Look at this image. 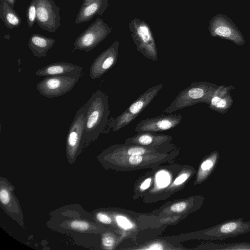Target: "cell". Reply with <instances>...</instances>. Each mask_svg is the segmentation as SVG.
I'll return each mask as SVG.
<instances>
[{"label": "cell", "mask_w": 250, "mask_h": 250, "mask_svg": "<svg viewBox=\"0 0 250 250\" xmlns=\"http://www.w3.org/2000/svg\"><path fill=\"white\" fill-rule=\"evenodd\" d=\"M115 221L117 225L122 229L125 230L131 229L133 224L126 216L118 215L115 217Z\"/></svg>", "instance_id": "cell-21"}, {"label": "cell", "mask_w": 250, "mask_h": 250, "mask_svg": "<svg viewBox=\"0 0 250 250\" xmlns=\"http://www.w3.org/2000/svg\"><path fill=\"white\" fill-rule=\"evenodd\" d=\"M80 78L65 76L45 77L37 85L42 96L49 98L62 96L72 90Z\"/></svg>", "instance_id": "cell-7"}, {"label": "cell", "mask_w": 250, "mask_h": 250, "mask_svg": "<svg viewBox=\"0 0 250 250\" xmlns=\"http://www.w3.org/2000/svg\"><path fill=\"white\" fill-rule=\"evenodd\" d=\"M0 18L8 29L18 27L21 23V19L20 15L13 7L4 0H0Z\"/></svg>", "instance_id": "cell-17"}, {"label": "cell", "mask_w": 250, "mask_h": 250, "mask_svg": "<svg viewBox=\"0 0 250 250\" xmlns=\"http://www.w3.org/2000/svg\"><path fill=\"white\" fill-rule=\"evenodd\" d=\"M70 226L73 229L81 231L85 230L89 228V225L87 223L78 220L71 222Z\"/></svg>", "instance_id": "cell-24"}, {"label": "cell", "mask_w": 250, "mask_h": 250, "mask_svg": "<svg viewBox=\"0 0 250 250\" xmlns=\"http://www.w3.org/2000/svg\"><path fill=\"white\" fill-rule=\"evenodd\" d=\"M84 105L83 143L94 140L106 131L110 112L108 97L100 90L96 91Z\"/></svg>", "instance_id": "cell-1"}, {"label": "cell", "mask_w": 250, "mask_h": 250, "mask_svg": "<svg viewBox=\"0 0 250 250\" xmlns=\"http://www.w3.org/2000/svg\"><path fill=\"white\" fill-rule=\"evenodd\" d=\"M108 6V0H83L75 23L87 22L97 15L102 16Z\"/></svg>", "instance_id": "cell-13"}, {"label": "cell", "mask_w": 250, "mask_h": 250, "mask_svg": "<svg viewBox=\"0 0 250 250\" xmlns=\"http://www.w3.org/2000/svg\"><path fill=\"white\" fill-rule=\"evenodd\" d=\"M169 180L170 176L169 174L164 171L158 173L156 177V183L159 188L167 186L169 183Z\"/></svg>", "instance_id": "cell-22"}, {"label": "cell", "mask_w": 250, "mask_h": 250, "mask_svg": "<svg viewBox=\"0 0 250 250\" xmlns=\"http://www.w3.org/2000/svg\"><path fill=\"white\" fill-rule=\"evenodd\" d=\"M97 219L100 222L105 224H110L112 223L111 218L103 212H99L96 215Z\"/></svg>", "instance_id": "cell-28"}, {"label": "cell", "mask_w": 250, "mask_h": 250, "mask_svg": "<svg viewBox=\"0 0 250 250\" xmlns=\"http://www.w3.org/2000/svg\"><path fill=\"white\" fill-rule=\"evenodd\" d=\"M151 179L148 178L146 179L140 185V189L142 190H146L150 186Z\"/></svg>", "instance_id": "cell-32"}, {"label": "cell", "mask_w": 250, "mask_h": 250, "mask_svg": "<svg viewBox=\"0 0 250 250\" xmlns=\"http://www.w3.org/2000/svg\"><path fill=\"white\" fill-rule=\"evenodd\" d=\"M204 248L214 250H250V242L209 243L204 245Z\"/></svg>", "instance_id": "cell-19"}, {"label": "cell", "mask_w": 250, "mask_h": 250, "mask_svg": "<svg viewBox=\"0 0 250 250\" xmlns=\"http://www.w3.org/2000/svg\"><path fill=\"white\" fill-rule=\"evenodd\" d=\"M208 86L204 83H192L185 88L173 100L164 112L171 113L207 100Z\"/></svg>", "instance_id": "cell-6"}, {"label": "cell", "mask_w": 250, "mask_h": 250, "mask_svg": "<svg viewBox=\"0 0 250 250\" xmlns=\"http://www.w3.org/2000/svg\"><path fill=\"white\" fill-rule=\"evenodd\" d=\"M220 159L217 151L211 152L201 161L197 173L196 184H200L207 180L216 168Z\"/></svg>", "instance_id": "cell-16"}, {"label": "cell", "mask_w": 250, "mask_h": 250, "mask_svg": "<svg viewBox=\"0 0 250 250\" xmlns=\"http://www.w3.org/2000/svg\"><path fill=\"white\" fill-rule=\"evenodd\" d=\"M85 106L77 111L69 126L66 138V148L70 155H74L83 143Z\"/></svg>", "instance_id": "cell-11"}, {"label": "cell", "mask_w": 250, "mask_h": 250, "mask_svg": "<svg viewBox=\"0 0 250 250\" xmlns=\"http://www.w3.org/2000/svg\"><path fill=\"white\" fill-rule=\"evenodd\" d=\"M226 104L227 102L225 100L221 99L215 106L217 107H224L226 106Z\"/></svg>", "instance_id": "cell-33"}, {"label": "cell", "mask_w": 250, "mask_h": 250, "mask_svg": "<svg viewBox=\"0 0 250 250\" xmlns=\"http://www.w3.org/2000/svg\"><path fill=\"white\" fill-rule=\"evenodd\" d=\"M187 207V204L185 202H178L170 207V210L174 212H181L184 211Z\"/></svg>", "instance_id": "cell-27"}, {"label": "cell", "mask_w": 250, "mask_h": 250, "mask_svg": "<svg viewBox=\"0 0 250 250\" xmlns=\"http://www.w3.org/2000/svg\"><path fill=\"white\" fill-rule=\"evenodd\" d=\"M7 2L11 6L14 7L16 3V0H4Z\"/></svg>", "instance_id": "cell-35"}, {"label": "cell", "mask_w": 250, "mask_h": 250, "mask_svg": "<svg viewBox=\"0 0 250 250\" xmlns=\"http://www.w3.org/2000/svg\"><path fill=\"white\" fill-rule=\"evenodd\" d=\"M221 99L220 98H219L218 96H214L212 99H211V104L216 106V105L218 104L220 100Z\"/></svg>", "instance_id": "cell-34"}, {"label": "cell", "mask_w": 250, "mask_h": 250, "mask_svg": "<svg viewBox=\"0 0 250 250\" xmlns=\"http://www.w3.org/2000/svg\"><path fill=\"white\" fill-rule=\"evenodd\" d=\"M129 28L138 51L146 58L157 61V47L149 25L144 21L135 18L129 22Z\"/></svg>", "instance_id": "cell-3"}, {"label": "cell", "mask_w": 250, "mask_h": 250, "mask_svg": "<svg viewBox=\"0 0 250 250\" xmlns=\"http://www.w3.org/2000/svg\"><path fill=\"white\" fill-rule=\"evenodd\" d=\"M119 47V42L114 41L93 61L89 70L91 79L95 80L101 77L116 64Z\"/></svg>", "instance_id": "cell-9"}, {"label": "cell", "mask_w": 250, "mask_h": 250, "mask_svg": "<svg viewBox=\"0 0 250 250\" xmlns=\"http://www.w3.org/2000/svg\"><path fill=\"white\" fill-rule=\"evenodd\" d=\"M215 32L216 34L224 37H228L231 34L230 29L225 26H220L217 28L215 30Z\"/></svg>", "instance_id": "cell-29"}, {"label": "cell", "mask_w": 250, "mask_h": 250, "mask_svg": "<svg viewBox=\"0 0 250 250\" xmlns=\"http://www.w3.org/2000/svg\"><path fill=\"white\" fill-rule=\"evenodd\" d=\"M113 151L117 155L123 156H133L145 155L155 151V147L145 146L136 145H118L112 148Z\"/></svg>", "instance_id": "cell-18"}, {"label": "cell", "mask_w": 250, "mask_h": 250, "mask_svg": "<svg viewBox=\"0 0 250 250\" xmlns=\"http://www.w3.org/2000/svg\"><path fill=\"white\" fill-rule=\"evenodd\" d=\"M37 24L43 30L55 32L61 26L60 7L54 0H37Z\"/></svg>", "instance_id": "cell-8"}, {"label": "cell", "mask_w": 250, "mask_h": 250, "mask_svg": "<svg viewBox=\"0 0 250 250\" xmlns=\"http://www.w3.org/2000/svg\"><path fill=\"white\" fill-rule=\"evenodd\" d=\"M144 250H163L164 249L162 244L159 243H152L146 248H143Z\"/></svg>", "instance_id": "cell-31"}, {"label": "cell", "mask_w": 250, "mask_h": 250, "mask_svg": "<svg viewBox=\"0 0 250 250\" xmlns=\"http://www.w3.org/2000/svg\"><path fill=\"white\" fill-rule=\"evenodd\" d=\"M83 67L65 62H54L39 69L35 73L36 76L47 77L65 76L81 78L83 75Z\"/></svg>", "instance_id": "cell-12"}, {"label": "cell", "mask_w": 250, "mask_h": 250, "mask_svg": "<svg viewBox=\"0 0 250 250\" xmlns=\"http://www.w3.org/2000/svg\"><path fill=\"white\" fill-rule=\"evenodd\" d=\"M182 117L179 114L161 115L141 121L136 126L138 133L164 131L174 128L179 125Z\"/></svg>", "instance_id": "cell-10"}, {"label": "cell", "mask_w": 250, "mask_h": 250, "mask_svg": "<svg viewBox=\"0 0 250 250\" xmlns=\"http://www.w3.org/2000/svg\"><path fill=\"white\" fill-rule=\"evenodd\" d=\"M171 139V137L167 135L157 134L153 132H143L138 133L135 136L127 139L125 144L156 147L169 143Z\"/></svg>", "instance_id": "cell-14"}, {"label": "cell", "mask_w": 250, "mask_h": 250, "mask_svg": "<svg viewBox=\"0 0 250 250\" xmlns=\"http://www.w3.org/2000/svg\"><path fill=\"white\" fill-rule=\"evenodd\" d=\"M162 87L163 84H159L149 88L123 113L116 118L110 117L106 131H117L131 123L151 103Z\"/></svg>", "instance_id": "cell-2"}, {"label": "cell", "mask_w": 250, "mask_h": 250, "mask_svg": "<svg viewBox=\"0 0 250 250\" xmlns=\"http://www.w3.org/2000/svg\"><path fill=\"white\" fill-rule=\"evenodd\" d=\"M146 156L145 155H133L130 156L128 157V161L129 164L132 166L138 165L142 163L145 158Z\"/></svg>", "instance_id": "cell-25"}, {"label": "cell", "mask_w": 250, "mask_h": 250, "mask_svg": "<svg viewBox=\"0 0 250 250\" xmlns=\"http://www.w3.org/2000/svg\"><path fill=\"white\" fill-rule=\"evenodd\" d=\"M0 199L1 203L4 205L8 204L10 200V195L7 190L1 188L0 191Z\"/></svg>", "instance_id": "cell-30"}, {"label": "cell", "mask_w": 250, "mask_h": 250, "mask_svg": "<svg viewBox=\"0 0 250 250\" xmlns=\"http://www.w3.org/2000/svg\"><path fill=\"white\" fill-rule=\"evenodd\" d=\"M55 42L53 38L39 34H34L29 39L28 46L34 56L45 57L48 51L53 47Z\"/></svg>", "instance_id": "cell-15"}, {"label": "cell", "mask_w": 250, "mask_h": 250, "mask_svg": "<svg viewBox=\"0 0 250 250\" xmlns=\"http://www.w3.org/2000/svg\"><path fill=\"white\" fill-rule=\"evenodd\" d=\"M190 175V173L188 172L181 173L175 179L173 185L175 186H178L183 184Z\"/></svg>", "instance_id": "cell-26"}, {"label": "cell", "mask_w": 250, "mask_h": 250, "mask_svg": "<svg viewBox=\"0 0 250 250\" xmlns=\"http://www.w3.org/2000/svg\"><path fill=\"white\" fill-rule=\"evenodd\" d=\"M37 0H32L26 9V16L27 25L29 28H32L36 22L37 19Z\"/></svg>", "instance_id": "cell-20"}, {"label": "cell", "mask_w": 250, "mask_h": 250, "mask_svg": "<svg viewBox=\"0 0 250 250\" xmlns=\"http://www.w3.org/2000/svg\"><path fill=\"white\" fill-rule=\"evenodd\" d=\"M115 243V240L112 235L107 233L103 236L102 238V244L106 249H112Z\"/></svg>", "instance_id": "cell-23"}, {"label": "cell", "mask_w": 250, "mask_h": 250, "mask_svg": "<svg viewBox=\"0 0 250 250\" xmlns=\"http://www.w3.org/2000/svg\"><path fill=\"white\" fill-rule=\"evenodd\" d=\"M112 28L100 18H98L76 39L73 50L88 52L103 41L112 31Z\"/></svg>", "instance_id": "cell-5"}, {"label": "cell", "mask_w": 250, "mask_h": 250, "mask_svg": "<svg viewBox=\"0 0 250 250\" xmlns=\"http://www.w3.org/2000/svg\"><path fill=\"white\" fill-rule=\"evenodd\" d=\"M250 231V221L242 218L228 220L202 231L199 235L204 239L223 240L247 233Z\"/></svg>", "instance_id": "cell-4"}]
</instances>
